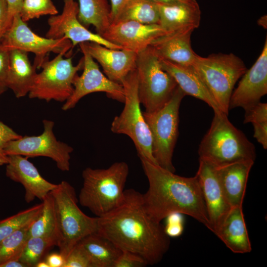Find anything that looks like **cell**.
Here are the masks:
<instances>
[{"label":"cell","instance_id":"cell-29","mask_svg":"<svg viewBox=\"0 0 267 267\" xmlns=\"http://www.w3.org/2000/svg\"><path fill=\"white\" fill-rule=\"evenodd\" d=\"M124 21H134L144 24H159V13L157 2L153 0H130L115 22Z\"/></svg>","mask_w":267,"mask_h":267},{"label":"cell","instance_id":"cell-19","mask_svg":"<svg viewBox=\"0 0 267 267\" xmlns=\"http://www.w3.org/2000/svg\"><path fill=\"white\" fill-rule=\"evenodd\" d=\"M92 57L101 66L106 76L122 84L125 77L136 68L137 53L125 49L108 48L93 42H85Z\"/></svg>","mask_w":267,"mask_h":267},{"label":"cell","instance_id":"cell-28","mask_svg":"<svg viewBox=\"0 0 267 267\" xmlns=\"http://www.w3.org/2000/svg\"><path fill=\"white\" fill-rule=\"evenodd\" d=\"M42 209L31 223L29 237H42L53 240L56 245V219L52 196L49 192L42 200Z\"/></svg>","mask_w":267,"mask_h":267},{"label":"cell","instance_id":"cell-7","mask_svg":"<svg viewBox=\"0 0 267 267\" xmlns=\"http://www.w3.org/2000/svg\"><path fill=\"white\" fill-rule=\"evenodd\" d=\"M185 95L178 86L161 109L151 113L142 112L151 133L152 154L157 165L173 173L176 171L172 158L178 135L179 109Z\"/></svg>","mask_w":267,"mask_h":267},{"label":"cell","instance_id":"cell-26","mask_svg":"<svg viewBox=\"0 0 267 267\" xmlns=\"http://www.w3.org/2000/svg\"><path fill=\"white\" fill-rule=\"evenodd\" d=\"M95 267H113L122 250L107 238L96 233L87 235L80 242Z\"/></svg>","mask_w":267,"mask_h":267},{"label":"cell","instance_id":"cell-36","mask_svg":"<svg viewBox=\"0 0 267 267\" xmlns=\"http://www.w3.org/2000/svg\"><path fill=\"white\" fill-rule=\"evenodd\" d=\"M244 123L253 124L267 122V103H259L246 109Z\"/></svg>","mask_w":267,"mask_h":267},{"label":"cell","instance_id":"cell-4","mask_svg":"<svg viewBox=\"0 0 267 267\" xmlns=\"http://www.w3.org/2000/svg\"><path fill=\"white\" fill-rule=\"evenodd\" d=\"M199 159L216 167L251 160L256 154L254 145L229 121L227 115L214 112L208 131L198 148Z\"/></svg>","mask_w":267,"mask_h":267},{"label":"cell","instance_id":"cell-39","mask_svg":"<svg viewBox=\"0 0 267 267\" xmlns=\"http://www.w3.org/2000/svg\"><path fill=\"white\" fill-rule=\"evenodd\" d=\"M9 66V51L0 45V96L8 89L7 77Z\"/></svg>","mask_w":267,"mask_h":267},{"label":"cell","instance_id":"cell-37","mask_svg":"<svg viewBox=\"0 0 267 267\" xmlns=\"http://www.w3.org/2000/svg\"><path fill=\"white\" fill-rule=\"evenodd\" d=\"M22 136L11 128L0 121V166L6 165L8 162V156L4 152L6 144Z\"/></svg>","mask_w":267,"mask_h":267},{"label":"cell","instance_id":"cell-8","mask_svg":"<svg viewBox=\"0 0 267 267\" xmlns=\"http://www.w3.org/2000/svg\"><path fill=\"white\" fill-rule=\"evenodd\" d=\"M122 84L125 105L120 114L112 121L111 131L128 135L133 141L139 157L157 165L152 154L151 133L140 109L136 68L125 77Z\"/></svg>","mask_w":267,"mask_h":267},{"label":"cell","instance_id":"cell-1","mask_svg":"<svg viewBox=\"0 0 267 267\" xmlns=\"http://www.w3.org/2000/svg\"><path fill=\"white\" fill-rule=\"evenodd\" d=\"M97 218V233L122 251L140 256L148 265L161 261L169 249L170 238L166 234L164 226L148 215L142 194L134 189L125 190L122 203Z\"/></svg>","mask_w":267,"mask_h":267},{"label":"cell","instance_id":"cell-32","mask_svg":"<svg viewBox=\"0 0 267 267\" xmlns=\"http://www.w3.org/2000/svg\"><path fill=\"white\" fill-rule=\"evenodd\" d=\"M56 246L55 242L49 238L42 237H30L27 240L19 260L26 267H36L47 251Z\"/></svg>","mask_w":267,"mask_h":267},{"label":"cell","instance_id":"cell-2","mask_svg":"<svg viewBox=\"0 0 267 267\" xmlns=\"http://www.w3.org/2000/svg\"><path fill=\"white\" fill-rule=\"evenodd\" d=\"M139 158L148 181V188L142 194L148 215L161 222L170 213L178 212L191 217L209 229V217L196 175L181 177Z\"/></svg>","mask_w":267,"mask_h":267},{"label":"cell","instance_id":"cell-45","mask_svg":"<svg viewBox=\"0 0 267 267\" xmlns=\"http://www.w3.org/2000/svg\"><path fill=\"white\" fill-rule=\"evenodd\" d=\"M156 2L164 4H172L176 3H195L197 2L196 0H153Z\"/></svg>","mask_w":267,"mask_h":267},{"label":"cell","instance_id":"cell-9","mask_svg":"<svg viewBox=\"0 0 267 267\" xmlns=\"http://www.w3.org/2000/svg\"><path fill=\"white\" fill-rule=\"evenodd\" d=\"M136 70L140 104L146 112L159 110L173 95L178 87L176 81L163 69L150 46L137 54Z\"/></svg>","mask_w":267,"mask_h":267},{"label":"cell","instance_id":"cell-3","mask_svg":"<svg viewBox=\"0 0 267 267\" xmlns=\"http://www.w3.org/2000/svg\"><path fill=\"white\" fill-rule=\"evenodd\" d=\"M129 168L125 162H116L106 169L86 168L79 202L96 217L117 207L124 198Z\"/></svg>","mask_w":267,"mask_h":267},{"label":"cell","instance_id":"cell-11","mask_svg":"<svg viewBox=\"0 0 267 267\" xmlns=\"http://www.w3.org/2000/svg\"><path fill=\"white\" fill-rule=\"evenodd\" d=\"M0 46L10 51L21 50L35 54L34 66L40 69L50 52L64 55L73 48L71 41L62 37L53 39L41 37L28 27L19 14L13 16L11 23L0 42Z\"/></svg>","mask_w":267,"mask_h":267},{"label":"cell","instance_id":"cell-47","mask_svg":"<svg viewBox=\"0 0 267 267\" xmlns=\"http://www.w3.org/2000/svg\"><path fill=\"white\" fill-rule=\"evenodd\" d=\"M258 24L263 27L264 29L267 28V15H264L261 17L257 21Z\"/></svg>","mask_w":267,"mask_h":267},{"label":"cell","instance_id":"cell-43","mask_svg":"<svg viewBox=\"0 0 267 267\" xmlns=\"http://www.w3.org/2000/svg\"><path fill=\"white\" fill-rule=\"evenodd\" d=\"M45 261L49 267H63L65 259L60 253H53L48 255Z\"/></svg>","mask_w":267,"mask_h":267},{"label":"cell","instance_id":"cell-13","mask_svg":"<svg viewBox=\"0 0 267 267\" xmlns=\"http://www.w3.org/2000/svg\"><path fill=\"white\" fill-rule=\"evenodd\" d=\"M79 45L83 54V72L81 76L77 74L75 76L73 92L63 104L62 109L67 111L73 108L83 97L95 92H105L109 98L124 103L125 93L122 84L110 80L101 72L88 52L85 43Z\"/></svg>","mask_w":267,"mask_h":267},{"label":"cell","instance_id":"cell-34","mask_svg":"<svg viewBox=\"0 0 267 267\" xmlns=\"http://www.w3.org/2000/svg\"><path fill=\"white\" fill-rule=\"evenodd\" d=\"M63 267H95L90 256L79 242L65 259Z\"/></svg>","mask_w":267,"mask_h":267},{"label":"cell","instance_id":"cell-35","mask_svg":"<svg viewBox=\"0 0 267 267\" xmlns=\"http://www.w3.org/2000/svg\"><path fill=\"white\" fill-rule=\"evenodd\" d=\"M183 215L180 213L173 212L165 218L164 231L170 238L178 237L183 233L185 222Z\"/></svg>","mask_w":267,"mask_h":267},{"label":"cell","instance_id":"cell-5","mask_svg":"<svg viewBox=\"0 0 267 267\" xmlns=\"http://www.w3.org/2000/svg\"><path fill=\"white\" fill-rule=\"evenodd\" d=\"M50 193L56 219V246L66 259L83 238L97 232L98 218L89 217L81 211L75 188L68 182L62 181Z\"/></svg>","mask_w":267,"mask_h":267},{"label":"cell","instance_id":"cell-44","mask_svg":"<svg viewBox=\"0 0 267 267\" xmlns=\"http://www.w3.org/2000/svg\"><path fill=\"white\" fill-rule=\"evenodd\" d=\"M8 7L9 15L13 17L17 14H20L22 0H5Z\"/></svg>","mask_w":267,"mask_h":267},{"label":"cell","instance_id":"cell-17","mask_svg":"<svg viewBox=\"0 0 267 267\" xmlns=\"http://www.w3.org/2000/svg\"><path fill=\"white\" fill-rule=\"evenodd\" d=\"M196 175L206 207L209 230L215 234L231 207L224 195L215 166L199 159V166Z\"/></svg>","mask_w":267,"mask_h":267},{"label":"cell","instance_id":"cell-16","mask_svg":"<svg viewBox=\"0 0 267 267\" xmlns=\"http://www.w3.org/2000/svg\"><path fill=\"white\" fill-rule=\"evenodd\" d=\"M232 91L229 110L236 107L244 110L260 102L267 93V39L258 59L241 77Z\"/></svg>","mask_w":267,"mask_h":267},{"label":"cell","instance_id":"cell-18","mask_svg":"<svg viewBox=\"0 0 267 267\" xmlns=\"http://www.w3.org/2000/svg\"><path fill=\"white\" fill-rule=\"evenodd\" d=\"M5 165L6 177L23 186L27 203L31 202L35 198L42 201L57 186L44 179L28 157L19 155H9Z\"/></svg>","mask_w":267,"mask_h":267},{"label":"cell","instance_id":"cell-42","mask_svg":"<svg viewBox=\"0 0 267 267\" xmlns=\"http://www.w3.org/2000/svg\"><path fill=\"white\" fill-rule=\"evenodd\" d=\"M131 0H110V24L114 23L126 5Z\"/></svg>","mask_w":267,"mask_h":267},{"label":"cell","instance_id":"cell-46","mask_svg":"<svg viewBox=\"0 0 267 267\" xmlns=\"http://www.w3.org/2000/svg\"><path fill=\"white\" fill-rule=\"evenodd\" d=\"M0 267H26L19 260H11L1 265Z\"/></svg>","mask_w":267,"mask_h":267},{"label":"cell","instance_id":"cell-15","mask_svg":"<svg viewBox=\"0 0 267 267\" xmlns=\"http://www.w3.org/2000/svg\"><path fill=\"white\" fill-rule=\"evenodd\" d=\"M167 33L159 24H144L134 21L111 23L102 37L107 41L137 53Z\"/></svg>","mask_w":267,"mask_h":267},{"label":"cell","instance_id":"cell-38","mask_svg":"<svg viewBox=\"0 0 267 267\" xmlns=\"http://www.w3.org/2000/svg\"><path fill=\"white\" fill-rule=\"evenodd\" d=\"M148 265L140 256L126 250H122L113 267H143Z\"/></svg>","mask_w":267,"mask_h":267},{"label":"cell","instance_id":"cell-12","mask_svg":"<svg viewBox=\"0 0 267 267\" xmlns=\"http://www.w3.org/2000/svg\"><path fill=\"white\" fill-rule=\"evenodd\" d=\"M44 131L37 136H24L8 142L4 152L7 156L19 155L26 157H46L53 160L61 171L70 170L71 154L73 148L57 140L53 133L54 122L43 121Z\"/></svg>","mask_w":267,"mask_h":267},{"label":"cell","instance_id":"cell-20","mask_svg":"<svg viewBox=\"0 0 267 267\" xmlns=\"http://www.w3.org/2000/svg\"><path fill=\"white\" fill-rule=\"evenodd\" d=\"M193 31L186 29L167 33L154 40L150 46L161 60L181 65H192L198 55L191 44Z\"/></svg>","mask_w":267,"mask_h":267},{"label":"cell","instance_id":"cell-41","mask_svg":"<svg viewBox=\"0 0 267 267\" xmlns=\"http://www.w3.org/2000/svg\"><path fill=\"white\" fill-rule=\"evenodd\" d=\"M254 137L265 149L267 148V122L253 124Z\"/></svg>","mask_w":267,"mask_h":267},{"label":"cell","instance_id":"cell-27","mask_svg":"<svg viewBox=\"0 0 267 267\" xmlns=\"http://www.w3.org/2000/svg\"><path fill=\"white\" fill-rule=\"evenodd\" d=\"M78 19L86 27H94L100 36L110 24L111 7L107 0H78Z\"/></svg>","mask_w":267,"mask_h":267},{"label":"cell","instance_id":"cell-10","mask_svg":"<svg viewBox=\"0 0 267 267\" xmlns=\"http://www.w3.org/2000/svg\"><path fill=\"white\" fill-rule=\"evenodd\" d=\"M58 54L53 59H46L42 63V71L37 73L28 93L30 98L65 102L72 95L73 81L79 71L83 69L84 58L74 66L72 57L64 58Z\"/></svg>","mask_w":267,"mask_h":267},{"label":"cell","instance_id":"cell-23","mask_svg":"<svg viewBox=\"0 0 267 267\" xmlns=\"http://www.w3.org/2000/svg\"><path fill=\"white\" fill-rule=\"evenodd\" d=\"M159 25L167 33L181 30L197 28L200 23L201 12L198 3H157Z\"/></svg>","mask_w":267,"mask_h":267},{"label":"cell","instance_id":"cell-14","mask_svg":"<svg viewBox=\"0 0 267 267\" xmlns=\"http://www.w3.org/2000/svg\"><path fill=\"white\" fill-rule=\"evenodd\" d=\"M78 13L79 4L76 0H64L62 13L50 16L47 20L49 28L45 37L53 39L65 37L71 41L73 47L82 43L93 42L111 49H122L89 30L79 20Z\"/></svg>","mask_w":267,"mask_h":267},{"label":"cell","instance_id":"cell-24","mask_svg":"<svg viewBox=\"0 0 267 267\" xmlns=\"http://www.w3.org/2000/svg\"><path fill=\"white\" fill-rule=\"evenodd\" d=\"M163 69L175 80L185 95H189L206 102L214 112L222 111L207 87L192 65L178 64L161 60Z\"/></svg>","mask_w":267,"mask_h":267},{"label":"cell","instance_id":"cell-30","mask_svg":"<svg viewBox=\"0 0 267 267\" xmlns=\"http://www.w3.org/2000/svg\"><path fill=\"white\" fill-rule=\"evenodd\" d=\"M31 223L15 231L0 242V266L8 261L19 260L30 237Z\"/></svg>","mask_w":267,"mask_h":267},{"label":"cell","instance_id":"cell-33","mask_svg":"<svg viewBox=\"0 0 267 267\" xmlns=\"http://www.w3.org/2000/svg\"><path fill=\"white\" fill-rule=\"evenodd\" d=\"M58 11L52 0H22L20 16L27 21L44 15H57Z\"/></svg>","mask_w":267,"mask_h":267},{"label":"cell","instance_id":"cell-25","mask_svg":"<svg viewBox=\"0 0 267 267\" xmlns=\"http://www.w3.org/2000/svg\"><path fill=\"white\" fill-rule=\"evenodd\" d=\"M28 53L18 49L9 51L7 86L18 98L28 94L37 74L36 68L31 64Z\"/></svg>","mask_w":267,"mask_h":267},{"label":"cell","instance_id":"cell-48","mask_svg":"<svg viewBox=\"0 0 267 267\" xmlns=\"http://www.w3.org/2000/svg\"><path fill=\"white\" fill-rule=\"evenodd\" d=\"M36 267H49V266L46 261H41L38 263Z\"/></svg>","mask_w":267,"mask_h":267},{"label":"cell","instance_id":"cell-40","mask_svg":"<svg viewBox=\"0 0 267 267\" xmlns=\"http://www.w3.org/2000/svg\"><path fill=\"white\" fill-rule=\"evenodd\" d=\"M13 17L9 14L6 0H0V42L9 27Z\"/></svg>","mask_w":267,"mask_h":267},{"label":"cell","instance_id":"cell-22","mask_svg":"<svg viewBox=\"0 0 267 267\" xmlns=\"http://www.w3.org/2000/svg\"><path fill=\"white\" fill-rule=\"evenodd\" d=\"M215 234L234 253H248L252 250L242 206L231 208Z\"/></svg>","mask_w":267,"mask_h":267},{"label":"cell","instance_id":"cell-31","mask_svg":"<svg viewBox=\"0 0 267 267\" xmlns=\"http://www.w3.org/2000/svg\"><path fill=\"white\" fill-rule=\"evenodd\" d=\"M42 206V203L0 220V242L15 231L32 222L40 212Z\"/></svg>","mask_w":267,"mask_h":267},{"label":"cell","instance_id":"cell-21","mask_svg":"<svg viewBox=\"0 0 267 267\" xmlns=\"http://www.w3.org/2000/svg\"><path fill=\"white\" fill-rule=\"evenodd\" d=\"M254 161L244 160L216 166L224 195L231 207L242 206L249 175Z\"/></svg>","mask_w":267,"mask_h":267},{"label":"cell","instance_id":"cell-6","mask_svg":"<svg viewBox=\"0 0 267 267\" xmlns=\"http://www.w3.org/2000/svg\"><path fill=\"white\" fill-rule=\"evenodd\" d=\"M192 66L220 110L228 115L233 88L247 70L244 62L233 53H219L207 57L197 55Z\"/></svg>","mask_w":267,"mask_h":267}]
</instances>
